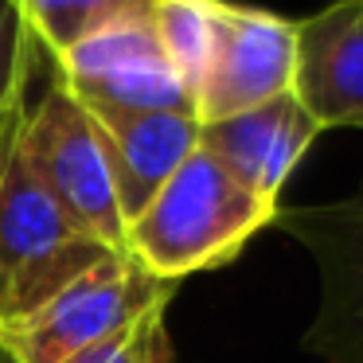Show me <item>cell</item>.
<instances>
[{
  "instance_id": "30bf717a",
  "label": "cell",
  "mask_w": 363,
  "mask_h": 363,
  "mask_svg": "<svg viewBox=\"0 0 363 363\" xmlns=\"http://www.w3.org/2000/svg\"><path fill=\"white\" fill-rule=\"evenodd\" d=\"M102 121L113 160L118 199L125 227L199 149V113L191 110H141V113H94Z\"/></svg>"
},
{
  "instance_id": "4fadbf2b",
  "label": "cell",
  "mask_w": 363,
  "mask_h": 363,
  "mask_svg": "<svg viewBox=\"0 0 363 363\" xmlns=\"http://www.w3.org/2000/svg\"><path fill=\"white\" fill-rule=\"evenodd\" d=\"M149 16L164 43V55L172 59L176 74L196 102V86L207 63V40H211V0H152Z\"/></svg>"
},
{
  "instance_id": "3957f363",
  "label": "cell",
  "mask_w": 363,
  "mask_h": 363,
  "mask_svg": "<svg viewBox=\"0 0 363 363\" xmlns=\"http://www.w3.org/2000/svg\"><path fill=\"white\" fill-rule=\"evenodd\" d=\"M176 285L152 277L125 250L110 254L48 297L40 308L12 324H0L4 363H63L129 332L149 316H164Z\"/></svg>"
},
{
  "instance_id": "6da1fadb",
  "label": "cell",
  "mask_w": 363,
  "mask_h": 363,
  "mask_svg": "<svg viewBox=\"0 0 363 363\" xmlns=\"http://www.w3.org/2000/svg\"><path fill=\"white\" fill-rule=\"evenodd\" d=\"M281 203L254 196L211 152L196 149L180 172L129 219L125 254L152 277L180 285L188 274L230 266Z\"/></svg>"
},
{
  "instance_id": "7a4b0ae2",
  "label": "cell",
  "mask_w": 363,
  "mask_h": 363,
  "mask_svg": "<svg viewBox=\"0 0 363 363\" xmlns=\"http://www.w3.org/2000/svg\"><path fill=\"white\" fill-rule=\"evenodd\" d=\"M110 254L121 250L82 230L51 199L12 137L0 157V324L28 316Z\"/></svg>"
},
{
  "instance_id": "7c38bea8",
  "label": "cell",
  "mask_w": 363,
  "mask_h": 363,
  "mask_svg": "<svg viewBox=\"0 0 363 363\" xmlns=\"http://www.w3.org/2000/svg\"><path fill=\"white\" fill-rule=\"evenodd\" d=\"M48 67L40 40L32 35L16 0H0V157L12 145L32 102V82Z\"/></svg>"
},
{
  "instance_id": "9c48e42d",
  "label": "cell",
  "mask_w": 363,
  "mask_h": 363,
  "mask_svg": "<svg viewBox=\"0 0 363 363\" xmlns=\"http://www.w3.org/2000/svg\"><path fill=\"white\" fill-rule=\"evenodd\" d=\"M293 94L320 129H363V0L297 20Z\"/></svg>"
},
{
  "instance_id": "9a60e30c",
  "label": "cell",
  "mask_w": 363,
  "mask_h": 363,
  "mask_svg": "<svg viewBox=\"0 0 363 363\" xmlns=\"http://www.w3.org/2000/svg\"><path fill=\"white\" fill-rule=\"evenodd\" d=\"M0 363H4V359H0Z\"/></svg>"
},
{
  "instance_id": "277c9868",
  "label": "cell",
  "mask_w": 363,
  "mask_h": 363,
  "mask_svg": "<svg viewBox=\"0 0 363 363\" xmlns=\"http://www.w3.org/2000/svg\"><path fill=\"white\" fill-rule=\"evenodd\" d=\"M16 145L35 180L82 230H90L113 250H125V211L118 199L102 121L55 74L28 102Z\"/></svg>"
},
{
  "instance_id": "5b68a950",
  "label": "cell",
  "mask_w": 363,
  "mask_h": 363,
  "mask_svg": "<svg viewBox=\"0 0 363 363\" xmlns=\"http://www.w3.org/2000/svg\"><path fill=\"white\" fill-rule=\"evenodd\" d=\"M274 227L297 238L320 274L305 352L316 363H363V184L332 203L277 207Z\"/></svg>"
},
{
  "instance_id": "8fae6325",
  "label": "cell",
  "mask_w": 363,
  "mask_h": 363,
  "mask_svg": "<svg viewBox=\"0 0 363 363\" xmlns=\"http://www.w3.org/2000/svg\"><path fill=\"white\" fill-rule=\"evenodd\" d=\"M16 4L48 59H59L102 28L152 9V0H16Z\"/></svg>"
},
{
  "instance_id": "8992f818",
  "label": "cell",
  "mask_w": 363,
  "mask_h": 363,
  "mask_svg": "<svg viewBox=\"0 0 363 363\" xmlns=\"http://www.w3.org/2000/svg\"><path fill=\"white\" fill-rule=\"evenodd\" d=\"M51 74L94 113H141V110H191L188 86L164 55L152 16L118 20L74 43L59 59H48Z\"/></svg>"
},
{
  "instance_id": "52a82bcc",
  "label": "cell",
  "mask_w": 363,
  "mask_h": 363,
  "mask_svg": "<svg viewBox=\"0 0 363 363\" xmlns=\"http://www.w3.org/2000/svg\"><path fill=\"white\" fill-rule=\"evenodd\" d=\"M293 71H297V20L230 0H211V40L196 86L199 121H219L289 94Z\"/></svg>"
},
{
  "instance_id": "5bb4252c",
  "label": "cell",
  "mask_w": 363,
  "mask_h": 363,
  "mask_svg": "<svg viewBox=\"0 0 363 363\" xmlns=\"http://www.w3.org/2000/svg\"><path fill=\"white\" fill-rule=\"evenodd\" d=\"M63 363H176L172 355V340H168L164 316H149V320L133 324L129 332L106 340L98 347L71 355Z\"/></svg>"
},
{
  "instance_id": "ba28073f",
  "label": "cell",
  "mask_w": 363,
  "mask_h": 363,
  "mask_svg": "<svg viewBox=\"0 0 363 363\" xmlns=\"http://www.w3.org/2000/svg\"><path fill=\"white\" fill-rule=\"evenodd\" d=\"M320 133L324 129L316 125L313 113L289 90V94L250 106L242 113L203 121L199 149L211 152L242 188H250L254 196L277 203L293 168L305 160V152L313 149V141Z\"/></svg>"
}]
</instances>
